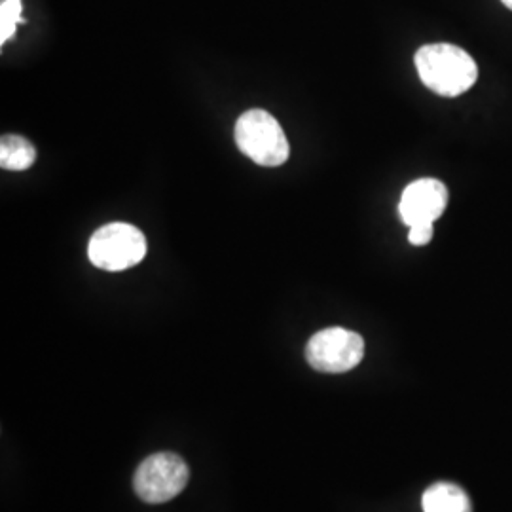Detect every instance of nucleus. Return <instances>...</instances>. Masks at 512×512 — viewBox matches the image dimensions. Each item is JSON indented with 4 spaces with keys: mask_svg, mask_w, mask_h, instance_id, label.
I'll use <instances>...</instances> for the list:
<instances>
[{
    "mask_svg": "<svg viewBox=\"0 0 512 512\" xmlns=\"http://www.w3.org/2000/svg\"><path fill=\"white\" fill-rule=\"evenodd\" d=\"M421 82L442 97L469 92L478 78L475 59L454 44H427L414 57Z\"/></svg>",
    "mask_w": 512,
    "mask_h": 512,
    "instance_id": "1",
    "label": "nucleus"
},
{
    "mask_svg": "<svg viewBox=\"0 0 512 512\" xmlns=\"http://www.w3.org/2000/svg\"><path fill=\"white\" fill-rule=\"evenodd\" d=\"M236 145L262 167H277L289 160L291 147L287 135L274 116L266 110H247L236 122Z\"/></svg>",
    "mask_w": 512,
    "mask_h": 512,
    "instance_id": "2",
    "label": "nucleus"
},
{
    "mask_svg": "<svg viewBox=\"0 0 512 512\" xmlns=\"http://www.w3.org/2000/svg\"><path fill=\"white\" fill-rule=\"evenodd\" d=\"M145 234L128 222H110L99 228L88 245V256L95 268L124 272L147 256Z\"/></svg>",
    "mask_w": 512,
    "mask_h": 512,
    "instance_id": "3",
    "label": "nucleus"
},
{
    "mask_svg": "<svg viewBox=\"0 0 512 512\" xmlns=\"http://www.w3.org/2000/svg\"><path fill=\"white\" fill-rule=\"evenodd\" d=\"M190 471L184 459L171 452H158L145 459L133 476V490L145 503H167L183 492Z\"/></svg>",
    "mask_w": 512,
    "mask_h": 512,
    "instance_id": "4",
    "label": "nucleus"
},
{
    "mask_svg": "<svg viewBox=\"0 0 512 512\" xmlns=\"http://www.w3.org/2000/svg\"><path fill=\"white\" fill-rule=\"evenodd\" d=\"M365 357V340L361 334L342 327H330L313 334L306 346V361L311 368L325 374H344L353 370Z\"/></svg>",
    "mask_w": 512,
    "mask_h": 512,
    "instance_id": "5",
    "label": "nucleus"
},
{
    "mask_svg": "<svg viewBox=\"0 0 512 512\" xmlns=\"http://www.w3.org/2000/svg\"><path fill=\"white\" fill-rule=\"evenodd\" d=\"M448 205V190L437 179H420L404 188L399 215L406 226L435 224Z\"/></svg>",
    "mask_w": 512,
    "mask_h": 512,
    "instance_id": "6",
    "label": "nucleus"
},
{
    "mask_svg": "<svg viewBox=\"0 0 512 512\" xmlns=\"http://www.w3.org/2000/svg\"><path fill=\"white\" fill-rule=\"evenodd\" d=\"M423 512H473L467 492L454 482H437L421 497Z\"/></svg>",
    "mask_w": 512,
    "mask_h": 512,
    "instance_id": "7",
    "label": "nucleus"
},
{
    "mask_svg": "<svg viewBox=\"0 0 512 512\" xmlns=\"http://www.w3.org/2000/svg\"><path fill=\"white\" fill-rule=\"evenodd\" d=\"M37 160V148L21 135H4L0 141V165L8 171H25Z\"/></svg>",
    "mask_w": 512,
    "mask_h": 512,
    "instance_id": "8",
    "label": "nucleus"
},
{
    "mask_svg": "<svg viewBox=\"0 0 512 512\" xmlns=\"http://www.w3.org/2000/svg\"><path fill=\"white\" fill-rule=\"evenodd\" d=\"M21 0H2L0 4V44H6L14 37L16 27L21 21Z\"/></svg>",
    "mask_w": 512,
    "mask_h": 512,
    "instance_id": "9",
    "label": "nucleus"
},
{
    "mask_svg": "<svg viewBox=\"0 0 512 512\" xmlns=\"http://www.w3.org/2000/svg\"><path fill=\"white\" fill-rule=\"evenodd\" d=\"M433 239V224H414L410 226L408 241L416 247H423Z\"/></svg>",
    "mask_w": 512,
    "mask_h": 512,
    "instance_id": "10",
    "label": "nucleus"
},
{
    "mask_svg": "<svg viewBox=\"0 0 512 512\" xmlns=\"http://www.w3.org/2000/svg\"><path fill=\"white\" fill-rule=\"evenodd\" d=\"M501 2H503V4H505V6H507V8L512 12V0H501Z\"/></svg>",
    "mask_w": 512,
    "mask_h": 512,
    "instance_id": "11",
    "label": "nucleus"
}]
</instances>
